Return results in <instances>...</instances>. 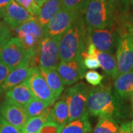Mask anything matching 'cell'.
Wrapping results in <instances>:
<instances>
[{"label": "cell", "mask_w": 133, "mask_h": 133, "mask_svg": "<svg viewBox=\"0 0 133 133\" xmlns=\"http://www.w3.org/2000/svg\"><path fill=\"white\" fill-rule=\"evenodd\" d=\"M0 133H21V131L8 124L2 116H0Z\"/></svg>", "instance_id": "f546056e"}, {"label": "cell", "mask_w": 133, "mask_h": 133, "mask_svg": "<svg viewBox=\"0 0 133 133\" xmlns=\"http://www.w3.org/2000/svg\"><path fill=\"white\" fill-rule=\"evenodd\" d=\"M11 37H12L11 36H4V37L0 38V56H1V53H2V49L4 48L5 44L9 40L10 38H11Z\"/></svg>", "instance_id": "d590c367"}, {"label": "cell", "mask_w": 133, "mask_h": 133, "mask_svg": "<svg viewBox=\"0 0 133 133\" xmlns=\"http://www.w3.org/2000/svg\"><path fill=\"white\" fill-rule=\"evenodd\" d=\"M5 98L13 101L14 102L24 107L34 98L32 91L27 81L7 91L5 93Z\"/></svg>", "instance_id": "e0dca14e"}, {"label": "cell", "mask_w": 133, "mask_h": 133, "mask_svg": "<svg viewBox=\"0 0 133 133\" xmlns=\"http://www.w3.org/2000/svg\"><path fill=\"white\" fill-rule=\"evenodd\" d=\"M28 82L34 97L44 101L49 106L54 104L57 99L42 76L38 66L33 68L32 72L28 79Z\"/></svg>", "instance_id": "7c38bea8"}, {"label": "cell", "mask_w": 133, "mask_h": 133, "mask_svg": "<svg viewBox=\"0 0 133 133\" xmlns=\"http://www.w3.org/2000/svg\"><path fill=\"white\" fill-rule=\"evenodd\" d=\"M129 5H130V8L133 10V0H129Z\"/></svg>", "instance_id": "f35d334b"}, {"label": "cell", "mask_w": 133, "mask_h": 133, "mask_svg": "<svg viewBox=\"0 0 133 133\" xmlns=\"http://www.w3.org/2000/svg\"><path fill=\"white\" fill-rule=\"evenodd\" d=\"M21 133H22V132H21Z\"/></svg>", "instance_id": "60d3db41"}, {"label": "cell", "mask_w": 133, "mask_h": 133, "mask_svg": "<svg viewBox=\"0 0 133 133\" xmlns=\"http://www.w3.org/2000/svg\"><path fill=\"white\" fill-rule=\"evenodd\" d=\"M13 0H0V17L3 19L5 10Z\"/></svg>", "instance_id": "836d02e7"}, {"label": "cell", "mask_w": 133, "mask_h": 133, "mask_svg": "<svg viewBox=\"0 0 133 133\" xmlns=\"http://www.w3.org/2000/svg\"><path fill=\"white\" fill-rule=\"evenodd\" d=\"M132 108H133V94L132 95Z\"/></svg>", "instance_id": "ab89813d"}, {"label": "cell", "mask_w": 133, "mask_h": 133, "mask_svg": "<svg viewBox=\"0 0 133 133\" xmlns=\"http://www.w3.org/2000/svg\"><path fill=\"white\" fill-rule=\"evenodd\" d=\"M61 8H62V0H48L41 7L40 12L36 19L39 24L44 29Z\"/></svg>", "instance_id": "d6986e66"}, {"label": "cell", "mask_w": 133, "mask_h": 133, "mask_svg": "<svg viewBox=\"0 0 133 133\" xmlns=\"http://www.w3.org/2000/svg\"><path fill=\"white\" fill-rule=\"evenodd\" d=\"M83 17L87 29H104L114 24L116 14L107 0H90Z\"/></svg>", "instance_id": "277c9868"}, {"label": "cell", "mask_w": 133, "mask_h": 133, "mask_svg": "<svg viewBox=\"0 0 133 133\" xmlns=\"http://www.w3.org/2000/svg\"><path fill=\"white\" fill-rule=\"evenodd\" d=\"M87 42L97 50L115 54L118 45L120 34L115 24L104 29H87Z\"/></svg>", "instance_id": "8992f818"}, {"label": "cell", "mask_w": 133, "mask_h": 133, "mask_svg": "<svg viewBox=\"0 0 133 133\" xmlns=\"http://www.w3.org/2000/svg\"><path fill=\"white\" fill-rule=\"evenodd\" d=\"M15 37L22 43L29 58L30 65L37 66V54L39 45L45 36L44 30L34 17L13 30Z\"/></svg>", "instance_id": "3957f363"}, {"label": "cell", "mask_w": 133, "mask_h": 133, "mask_svg": "<svg viewBox=\"0 0 133 133\" xmlns=\"http://www.w3.org/2000/svg\"><path fill=\"white\" fill-rule=\"evenodd\" d=\"M82 58H83V63L85 66L86 69L89 70H96L100 67L99 63L98 60L95 58V56L87 54L85 52L82 54Z\"/></svg>", "instance_id": "f1b7e54d"}, {"label": "cell", "mask_w": 133, "mask_h": 133, "mask_svg": "<svg viewBox=\"0 0 133 133\" xmlns=\"http://www.w3.org/2000/svg\"><path fill=\"white\" fill-rule=\"evenodd\" d=\"M82 56L69 62L60 61L56 71L62 78L64 85L70 86L82 79L86 72Z\"/></svg>", "instance_id": "30bf717a"}, {"label": "cell", "mask_w": 133, "mask_h": 133, "mask_svg": "<svg viewBox=\"0 0 133 133\" xmlns=\"http://www.w3.org/2000/svg\"><path fill=\"white\" fill-rule=\"evenodd\" d=\"M12 31L5 22L4 19L0 17V38L7 36H11Z\"/></svg>", "instance_id": "1f68e13d"}, {"label": "cell", "mask_w": 133, "mask_h": 133, "mask_svg": "<svg viewBox=\"0 0 133 133\" xmlns=\"http://www.w3.org/2000/svg\"><path fill=\"white\" fill-rule=\"evenodd\" d=\"M40 133H58L57 126L52 122H48L42 127Z\"/></svg>", "instance_id": "4dcf8cb0"}, {"label": "cell", "mask_w": 133, "mask_h": 133, "mask_svg": "<svg viewBox=\"0 0 133 133\" xmlns=\"http://www.w3.org/2000/svg\"><path fill=\"white\" fill-rule=\"evenodd\" d=\"M113 90L122 99L132 98L133 94V70L120 74L115 78Z\"/></svg>", "instance_id": "2e32d148"}, {"label": "cell", "mask_w": 133, "mask_h": 133, "mask_svg": "<svg viewBox=\"0 0 133 133\" xmlns=\"http://www.w3.org/2000/svg\"><path fill=\"white\" fill-rule=\"evenodd\" d=\"M10 71L11 70L8 66H7L2 62H0V85L5 81V79L8 76Z\"/></svg>", "instance_id": "d6a6232c"}, {"label": "cell", "mask_w": 133, "mask_h": 133, "mask_svg": "<svg viewBox=\"0 0 133 133\" xmlns=\"http://www.w3.org/2000/svg\"><path fill=\"white\" fill-rule=\"evenodd\" d=\"M0 114L8 124L20 131L29 119L24 107L6 98L0 107Z\"/></svg>", "instance_id": "8fae6325"}, {"label": "cell", "mask_w": 133, "mask_h": 133, "mask_svg": "<svg viewBox=\"0 0 133 133\" xmlns=\"http://www.w3.org/2000/svg\"><path fill=\"white\" fill-rule=\"evenodd\" d=\"M121 124L113 118L101 116L92 133H120Z\"/></svg>", "instance_id": "603a6c76"}, {"label": "cell", "mask_w": 133, "mask_h": 133, "mask_svg": "<svg viewBox=\"0 0 133 133\" xmlns=\"http://www.w3.org/2000/svg\"><path fill=\"white\" fill-rule=\"evenodd\" d=\"M48 107L50 106H49L44 101H42L38 99L37 98L34 97L28 104L24 106V109L28 118H30L39 115Z\"/></svg>", "instance_id": "cb8c5ba5"}, {"label": "cell", "mask_w": 133, "mask_h": 133, "mask_svg": "<svg viewBox=\"0 0 133 133\" xmlns=\"http://www.w3.org/2000/svg\"><path fill=\"white\" fill-rule=\"evenodd\" d=\"M85 52L95 56L99 63L100 67L107 76H110L113 79L118 76L117 62L115 54L100 51L88 42Z\"/></svg>", "instance_id": "4fadbf2b"}, {"label": "cell", "mask_w": 133, "mask_h": 133, "mask_svg": "<svg viewBox=\"0 0 133 133\" xmlns=\"http://www.w3.org/2000/svg\"><path fill=\"white\" fill-rule=\"evenodd\" d=\"M90 0H62V8L84 14Z\"/></svg>", "instance_id": "484cf974"}, {"label": "cell", "mask_w": 133, "mask_h": 133, "mask_svg": "<svg viewBox=\"0 0 133 133\" xmlns=\"http://www.w3.org/2000/svg\"><path fill=\"white\" fill-rule=\"evenodd\" d=\"M81 14L62 8L57 12L44 30L45 36L59 38L70 28L78 16Z\"/></svg>", "instance_id": "ba28073f"}, {"label": "cell", "mask_w": 133, "mask_h": 133, "mask_svg": "<svg viewBox=\"0 0 133 133\" xmlns=\"http://www.w3.org/2000/svg\"><path fill=\"white\" fill-rule=\"evenodd\" d=\"M88 114L93 116H108L120 122L128 118L130 110L122 99L112 89L110 85H100L90 87L87 100Z\"/></svg>", "instance_id": "6da1fadb"}, {"label": "cell", "mask_w": 133, "mask_h": 133, "mask_svg": "<svg viewBox=\"0 0 133 133\" xmlns=\"http://www.w3.org/2000/svg\"><path fill=\"white\" fill-rule=\"evenodd\" d=\"M114 9L116 18L130 13V5L129 0H107Z\"/></svg>", "instance_id": "d4e9b609"}, {"label": "cell", "mask_w": 133, "mask_h": 133, "mask_svg": "<svg viewBox=\"0 0 133 133\" xmlns=\"http://www.w3.org/2000/svg\"><path fill=\"white\" fill-rule=\"evenodd\" d=\"M33 67L34 66H31L28 62L10 72L5 81L0 85V97L7 91L27 81L32 72Z\"/></svg>", "instance_id": "9a60e30c"}, {"label": "cell", "mask_w": 133, "mask_h": 133, "mask_svg": "<svg viewBox=\"0 0 133 133\" xmlns=\"http://www.w3.org/2000/svg\"><path fill=\"white\" fill-rule=\"evenodd\" d=\"M39 69V68H38ZM42 76L44 78L50 87V90L52 91L53 95H55L56 98L58 99L61 95L62 92L64 89V84L62 81V78L58 75L56 70H41L39 69Z\"/></svg>", "instance_id": "44dd1931"}, {"label": "cell", "mask_w": 133, "mask_h": 133, "mask_svg": "<svg viewBox=\"0 0 133 133\" xmlns=\"http://www.w3.org/2000/svg\"><path fill=\"white\" fill-rule=\"evenodd\" d=\"M87 46V30L83 14L78 16L73 24L59 39L60 61L69 62L81 57Z\"/></svg>", "instance_id": "7a4b0ae2"}, {"label": "cell", "mask_w": 133, "mask_h": 133, "mask_svg": "<svg viewBox=\"0 0 133 133\" xmlns=\"http://www.w3.org/2000/svg\"><path fill=\"white\" fill-rule=\"evenodd\" d=\"M0 62L8 66L11 70L25 63H30L24 47L15 36L10 38L5 44L0 56Z\"/></svg>", "instance_id": "9c48e42d"}, {"label": "cell", "mask_w": 133, "mask_h": 133, "mask_svg": "<svg viewBox=\"0 0 133 133\" xmlns=\"http://www.w3.org/2000/svg\"><path fill=\"white\" fill-rule=\"evenodd\" d=\"M33 1H34V2H35L36 5H38V7L41 8V7H42L48 0H33Z\"/></svg>", "instance_id": "8d00e7d4"}, {"label": "cell", "mask_w": 133, "mask_h": 133, "mask_svg": "<svg viewBox=\"0 0 133 133\" xmlns=\"http://www.w3.org/2000/svg\"><path fill=\"white\" fill-rule=\"evenodd\" d=\"M84 78L88 84L94 87L101 84V82L104 79V76L95 70H89L86 72Z\"/></svg>", "instance_id": "83f0119b"}, {"label": "cell", "mask_w": 133, "mask_h": 133, "mask_svg": "<svg viewBox=\"0 0 133 133\" xmlns=\"http://www.w3.org/2000/svg\"><path fill=\"white\" fill-rule=\"evenodd\" d=\"M120 133H132L130 129V122H124L121 124Z\"/></svg>", "instance_id": "e575fe53"}, {"label": "cell", "mask_w": 133, "mask_h": 133, "mask_svg": "<svg viewBox=\"0 0 133 133\" xmlns=\"http://www.w3.org/2000/svg\"><path fill=\"white\" fill-rule=\"evenodd\" d=\"M59 38L44 36L38 48V67L41 70H56L60 62L58 52Z\"/></svg>", "instance_id": "52a82bcc"}, {"label": "cell", "mask_w": 133, "mask_h": 133, "mask_svg": "<svg viewBox=\"0 0 133 133\" xmlns=\"http://www.w3.org/2000/svg\"><path fill=\"white\" fill-rule=\"evenodd\" d=\"M90 87L83 82L77 83L68 88L64 93L65 100L68 104V121L79 118L88 114L87 109V100Z\"/></svg>", "instance_id": "5b68a950"}, {"label": "cell", "mask_w": 133, "mask_h": 133, "mask_svg": "<svg viewBox=\"0 0 133 133\" xmlns=\"http://www.w3.org/2000/svg\"><path fill=\"white\" fill-rule=\"evenodd\" d=\"M33 18H34L33 15L30 14L23 7L17 4L14 0L8 5L3 16L5 22L11 31Z\"/></svg>", "instance_id": "5bb4252c"}, {"label": "cell", "mask_w": 133, "mask_h": 133, "mask_svg": "<svg viewBox=\"0 0 133 133\" xmlns=\"http://www.w3.org/2000/svg\"><path fill=\"white\" fill-rule=\"evenodd\" d=\"M52 107H48L41 114L29 118L25 123L22 133H40V130L45 124L50 122V112Z\"/></svg>", "instance_id": "ffe728a7"}, {"label": "cell", "mask_w": 133, "mask_h": 133, "mask_svg": "<svg viewBox=\"0 0 133 133\" xmlns=\"http://www.w3.org/2000/svg\"><path fill=\"white\" fill-rule=\"evenodd\" d=\"M69 109L67 102L64 98H62L55 102L51 108L50 112V122H52L57 126L58 133H60L62 128L68 121Z\"/></svg>", "instance_id": "ac0fdd59"}, {"label": "cell", "mask_w": 133, "mask_h": 133, "mask_svg": "<svg viewBox=\"0 0 133 133\" xmlns=\"http://www.w3.org/2000/svg\"><path fill=\"white\" fill-rule=\"evenodd\" d=\"M15 2L23 7L26 9L30 14H32L34 17H36L40 12L41 8L36 5L33 0H14Z\"/></svg>", "instance_id": "4316f807"}, {"label": "cell", "mask_w": 133, "mask_h": 133, "mask_svg": "<svg viewBox=\"0 0 133 133\" xmlns=\"http://www.w3.org/2000/svg\"><path fill=\"white\" fill-rule=\"evenodd\" d=\"M92 126L89 120V114L79 118L67 122L60 133H91Z\"/></svg>", "instance_id": "7402d4cb"}, {"label": "cell", "mask_w": 133, "mask_h": 133, "mask_svg": "<svg viewBox=\"0 0 133 133\" xmlns=\"http://www.w3.org/2000/svg\"><path fill=\"white\" fill-rule=\"evenodd\" d=\"M130 129H131V132L133 133V120L130 122Z\"/></svg>", "instance_id": "74e56055"}]
</instances>
